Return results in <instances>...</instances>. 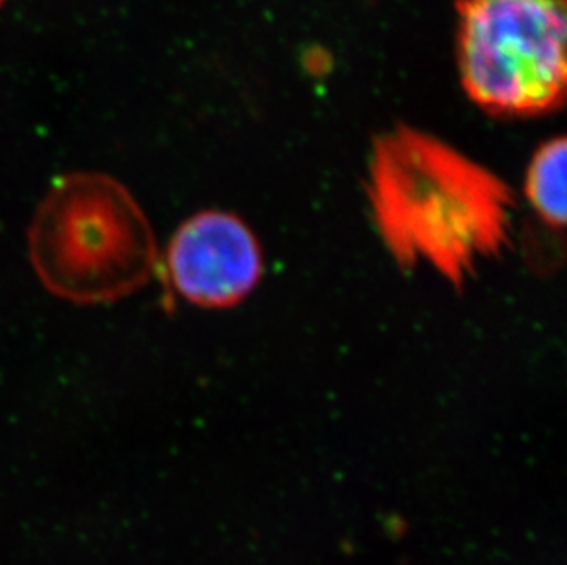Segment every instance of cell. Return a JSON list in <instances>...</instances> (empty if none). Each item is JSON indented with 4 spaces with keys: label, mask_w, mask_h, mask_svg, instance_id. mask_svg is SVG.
I'll return each mask as SVG.
<instances>
[{
    "label": "cell",
    "mask_w": 567,
    "mask_h": 565,
    "mask_svg": "<svg viewBox=\"0 0 567 565\" xmlns=\"http://www.w3.org/2000/svg\"><path fill=\"white\" fill-rule=\"evenodd\" d=\"M365 189L382 245L408 273L429 267L461 290L513 245V189L417 129L380 134Z\"/></svg>",
    "instance_id": "obj_1"
},
{
    "label": "cell",
    "mask_w": 567,
    "mask_h": 565,
    "mask_svg": "<svg viewBox=\"0 0 567 565\" xmlns=\"http://www.w3.org/2000/svg\"><path fill=\"white\" fill-rule=\"evenodd\" d=\"M28 254L43 287L75 305L128 298L161 263L138 201L122 182L97 171L54 181L28 228Z\"/></svg>",
    "instance_id": "obj_2"
},
{
    "label": "cell",
    "mask_w": 567,
    "mask_h": 565,
    "mask_svg": "<svg viewBox=\"0 0 567 565\" xmlns=\"http://www.w3.org/2000/svg\"><path fill=\"white\" fill-rule=\"evenodd\" d=\"M457 69L493 116L535 117L566 102V0H457Z\"/></svg>",
    "instance_id": "obj_3"
},
{
    "label": "cell",
    "mask_w": 567,
    "mask_h": 565,
    "mask_svg": "<svg viewBox=\"0 0 567 565\" xmlns=\"http://www.w3.org/2000/svg\"><path fill=\"white\" fill-rule=\"evenodd\" d=\"M164 265L178 298L198 309L226 310L256 290L265 256L257 235L241 217L204 209L175 229Z\"/></svg>",
    "instance_id": "obj_4"
},
{
    "label": "cell",
    "mask_w": 567,
    "mask_h": 565,
    "mask_svg": "<svg viewBox=\"0 0 567 565\" xmlns=\"http://www.w3.org/2000/svg\"><path fill=\"white\" fill-rule=\"evenodd\" d=\"M566 138L547 140L536 150L525 173L524 193L527 203L551 229L566 226Z\"/></svg>",
    "instance_id": "obj_5"
}]
</instances>
